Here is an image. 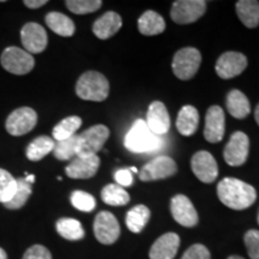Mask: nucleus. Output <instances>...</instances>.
I'll list each match as a JSON object with an SVG mask.
<instances>
[{
    "mask_svg": "<svg viewBox=\"0 0 259 259\" xmlns=\"http://www.w3.org/2000/svg\"><path fill=\"white\" fill-rule=\"evenodd\" d=\"M114 179L116 181V185L119 186H131L132 183H134V177H132L131 170L128 168L119 169L115 173Z\"/></svg>",
    "mask_w": 259,
    "mask_h": 259,
    "instance_id": "58836bf2",
    "label": "nucleus"
},
{
    "mask_svg": "<svg viewBox=\"0 0 259 259\" xmlns=\"http://www.w3.org/2000/svg\"><path fill=\"white\" fill-rule=\"evenodd\" d=\"M17 181V187H16V192L12 197L11 200L4 204L5 208L10 210H17L23 208L24 204L27 203L31 194V185L25 181L24 178H16Z\"/></svg>",
    "mask_w": 259,
    "mask_h": 259,
    "instance_id": "2f4dec72",
    "label": "nucleus"
},
{
    "mask_svg": "<svg viewBox=\"0 0 259 259\" xmlns=\"http://www.w3.org/2000/svg\"><path fill=\"white\" fill-rule=\"evenodd\" d=\"M94 234L97 241L103 245H112L120 235V225L112 212L101 211L94 221Z\"/></svg>",
    "mask_w": 259,
    "mask_h": 259,
    "instance_id": "6e6552de",
    "label": "nucleus"
},
{
    "mask_svg": "<svg viewBox=\"0 0 259 259\" xmlns=\"http://www.w3.org/2000/svg\"><path fill=\"white\" fill-rule=\"evenodd\" d=\"M17 181L8 170L0 168V203L5 204L11 200L16 192Z\"/></svg>",
    "mask_w": 259,
    "mask_h": 259,
    "instance_id": "473e14b6",
    "label": "nucleus"
},
{
    "mask_svg": "<svg viewBox=\"0 0 259 259\" xmlns=\"http://www.w3.org/2000/svg\"><path fill=\"white\" fill-rule=\"evenodd\" d=\"M236 14L242 24L247 28H257L259 25V2L257 0H240L235 5Z\"/></svg>",
    "mask_w": 259,
    "mask_h": 259,
    "instance_id": "b1692460",
    "label": "nucleus"
},
{
    "mask_svg": "<svg viewBox=\"0 0 259 259\" xmlns=\"http://www.w3.org/2000/svg\"><path fill=\"white\" fill-rule=\"evenodd\" d=\"M206 2L203 0H178L173 3L170 18L178 24H190L204 15Z\"/></svg>",
    "mask_w": 259,
    "mask_h": 259,
    "instance_id": "0eeeda50",
    "label": "nucleus"
},
{
    "mask_svg": "<svg viewBox=\"0 0 259 259\" xmlns=\"http://www.w3.org/2000/svg\"><path fill=\"white\" fill-rule=\"evenodd\" d=\"M66 8L76 15H87L95 12L102 6L101 0H67Z\"/></svg>",
    "mask_w": 259,
    "mask_h": 259,
    "instance_id": "72a5a7b5",
    "label": "nucleus"
},
{
    "mask_svg": "<svg viewBox=\"0 0 259 259\" xmlns=\"http://www.w3.org/2000/svg\"><path fill=\"white\" fill-rule=\"evenodd\" d=\"M150 219V210L145 205H136L126 213V226L132 233H141Z\"/></svg>",
    "mask_w": 259,
    "mask_h": 259,
    "instance_id": "a878e982",
    "label": "nucleus"
},
{
    "mask_svg": "<svg viewBox=\"0 0 259 259\" xmlns=\"http://www.w3.org/2000/svg\"><path fill=\"white\" fill-rule=\"evenodd\" d=\"M100 167V158L97 155L74 157L66 167L67 177L71 179H90L97 173Z\"/></svg>",
    "mask_w": 259,
    "mask_h": 259,
    "instance_id": "f3484780",
    "label": "nucleus"
},
{
    "mask_svg": "<svg viewBox=\"0 0 259 259\" xmlns=\"http://www.w3.org/2000/svg\"><path fill=\"white\" fill-rule=\"evenodd\" d=\"M46 23L52 31L64 37L72 36L76 30L72 19L61 12H50L46 16Z\"/></svg>",
    "mask_w": 259,
    "mask_h": 259,
    "instance_id": "393cba45",
    "label": "nucleus"
},
{
    "mask_svg": "<svg viewBox=\"0 0 259 259\" xmlns=\"http://www.w3.org/2000/svg\"><path fill=\"white\" fill-rule=\"evenodd\" d=\"M24 179H25V181H27V183H29L31 185V184L35 181V176H32V174H31V176H27V178H24Z\"/></svg>",
    "mask_w": 259,
    "mask_h": 259,
    "instance_id": "79ce46f5",
    "label": "nucleus"
},
{
    "mask_svg": "<svg viewBox=\"0 0 259 259\" xmlns=\"http://www.w3.org/2000/svg\"><path fill=\"white\" fill-rule=\"evenodd\" d=\"M254 119H255V121H257V124H258V126H259V103H258V106L255 107V111H254Z\"/></svg>",
    "mask_w": 259,
    "mask_h": 259,
    "instance_id": "a19ab883",
    "label": "nucleus"
},
{
    "mask_svg": "<svg viewBox=\"0 0 259 259\" xmlns=\"http://www.w3.org/2000/svg\"><path fill=\"white\" fill-rule=\"evenodd\" d=\"M247 67V58L239 52H226L216 61V73L222 79L234 78Z\"/></svg>",
    "mask_w": 259,
    "mask_h": 259,
    "instance_id": "f8f14e48",
    "label": "nucleus"
},
{
    "mask_svg": "<svg viewBox=\"0 0 259 259\" xmlns=\"http://www.w3.org/2000/svg\"><path fill=\"white\" fill-rule=\"evenodd\" d=\"M170 212L173 219L184 227H194L198 223V213L191 200L184 194L171 198Z\"/></svg>",
    "mask_w": 259,
    "mask_h": 259,
    "instance_id": "2eb2a0df",
    "label": "nucleus"
},
{
    "mask_svg": "<svg viewBox=\"0 0 259 259\" xmlns=\"http://www.w3.org/2000/svg\"><path fill=\"white\" fill-rule=\"evenodd\" d=\"M166 22L160 14L155 11H145L138 19V30L145 36H154L164 31Z\"/></svg>",
    "mask_w": 259,
    "mask_h": 259,
    "instance_id": "5701e85b",
    "label": "nucleus"
},
{
    "mask_svg": "<svg viewBox=\"0 0 259 259\" xmlns=\"http://www.w3.org/2000/svg\"><path fill=\"white\" fill-rule=\"evenodd\" d=\"M225 112L220 106H211L205 115L204 137L209 143H219L225 136Z\"/></svg>",
    "mask_w": 259,
    "mask_h": 259,
    "instance_id": "dca6fc26",
    "label": "nucleus"
},
{
    "mask_svg": "<svg viewBox=\"0 0 259 259\" xmlns=\"http://www.w3.org/2000/svg\"><path fill=\"white\" fill-rule=\"evenodd\" d=\"M23 259H52V254L45 246L34 245L25 251Z\"/></svg>",
    "mask_w": 259,
    "mask_h": 259,
    "instance_id": "4c0bfd02",
    "label": "nucleus"
},
{
    "mask_svg": "<svg viewBox=\"0 0 259 259\" xmlns=\"http://www.w3.org/2000/svg\"><path fill=\"white\" fill-rule=\"evenodd\" d=\"M57 232L63 236L64 239L71 241L80 240L85 235L82 223L78 220L64 218L57 222Z\"/></svg>",
    "mask_w": 259,
    "mask_h": 259,
    "instance_id": "cd10ccee",
    "label": "nucleus"
},
{
    "mask_svg": "<svg viewBox=\"0 0 259 259\" xmlns=\"http://www.w3.org/2000/svg\"><path fill=\"white\" fill-rule=\"evenodd\" d=\"M148 128L156 136H163L169 131L170 118L166 106L160 101H154L149 106L145 120Z\"/></svg>",
    "mask_w": 259,
    "mask_h": 259,
    "instance_id": "a211bd4d",
    "label": "nucleus"
},
{
    "mask_svg": "<svg viewBox=\"0 0 259 259\" xmlns=\"http://www.w3.org/2000/svg\"><path fill=\"white\" fill-rule=\"evenodd\" d=\"M21 40L23 44L24 51L30 54L42 53L46 50L48 44L47 32L42 25L34 23H27L21 30Z\"/></svg>",
    "mask_w": 259,
    "mask_h": 259,
    "instance_id": "4468645a",
    "label": "nucleus"
},
{
    "mask_svg": "<svg viewBox=\"0 0 259 259\" xmlns=\"http://www.w3.org/2000/svg\"><path fill=\"white\" fill-rule=\"evenodd\" d=\"M250 151V139L248 136L241 131H236L231 136V139L227 143L223 157L229 166L238 167L244 164L248 157Z\"/></svg>",
    "mask_w": 259,
    "mask_h": 259,
    "instance_id": "1a4fd4ad",
    "label": "nucleus"
},
{
    "mask_svg": "<svg viewBox=\"0 0 259 259\" xmlns=\"http://www.w3.org/2000/svg\"><path fill=\"white\" fill-rule=\"evenodd\" d=\"M37 124L36 112L29 107H22V108L15 109L8 116L6 120V131L11 136L27 135L35 127Z\"/></svg>",
    "mask_w": 259,
    "mask_h": 259,
    "instance_id": "9d476101",
    "label": "nucleus"
},
{
    "mask_svg": "<svg viewBox=\"0 0 259 259\" xmlns=\"http://www.w3.org/2000/svg\"><path fill=\"white\" fill-rule=\"evenodd\" d=\"M0 61L8 72L18 74V76L30 72L35 65L34 57L30 53L15 46L5 48Z\"/></svg>",
    "mask_w": 259,
    "mask_h": 259,
    "instance_id": "39448f33",
    "label": "nucleus"
},
{
    "mask_svg": "<svg viewBox=\"0 0 259 259\" xmlns=\"http://www.w3.org/2000/svg\"><path fill=\"white\" fill-rule=\"evenodd\" d=\"M124 143L132 153H153L160 150L164 142L161 136L154 135L148 128L145 120L138 119L125 136Z\"/></svg>",
    "mask_w": 259,
    "mask_h": 259,
    "instance_id": "f03ea898",
    "label": "nucleus"
},
{
    "mask_svg": "<svg viewBox=\"0 0 259 259\" xmlns=\"http://www.w3.org/2000/svg\"><path fill=\"white\" fill-rule=\"evenodd\" d=\"M80 125H82V119L79 116H67L53 128V138L57 142H60L72 137L76 135V131L80 127Z\"/></svg>",
    "mask_w": 259,
    "mask_h": 259,
    "instance_id": "c756f323",
    "label": "nucleus"
},
{
    "mask_svg": "<svg viewBox=\"0 0 259 259\" xmlns=\"http://www.w3.org/2000/svg\"><path fill=\"white\" fill-rule=\"evenodd\" d=\"M258 223H259V212H258Z\"/></svg>",
    "mask_w": 259,
    "mask_h": 259,
    "instance_id": "49530a36",
    "label": "nucleus"
},
{
    "mask_svg": "<svg viewBox=\"0 0 259 259\" xmlns=\"http://www.w3.org/2000/svg\"><path fill=\"white\" fill-rule=\"evenodd\" d=\"M244 241L250 258L259 259V231H248L244 236Z\"/></svg>",
    "mask_w": 259,
    "mask_h": 259,
    "instance_id": "c9c22d12",
    "label": "nucleus"
},
{
    "mask_svg": "<svg viewBox=\"0 0 259 259\" xmlns=\"http://www.w3.org/2000/svg\"><path fill=\"white\" fill-rule=\"evenodd\" d=\"M56 147V142L48 136H40L35 138L27 148V157L30 161H40L47 156Z\"/></svg>",
    "mask_w": 259,
    "mask_h": 259,
    "instance_id": "bb28decb",
    "label": "nucleus"
},
{
    "mask_svg": "<svg viewBox=\"0 0 259 259\" xmlns=\"http://www.w3.org/2000/svg\"><path fill=\"white\" fill-rule=\"evenodd\" d=\"M101 198L108 205L121 206L130 202V194L121 186L116 184H109L102 189Z\"/></svg>",
    "mask_w": 259,
    "mask_h": 259,
    "instance_id": "c85d7f7f",
    "label": "nucleus"
},
{
    "mask_svg": "<svg viewBox=\"0 0 259 259\" xmlns=\"http://www.w3.org/2000/svg\"><path fill=\"white\" fill-rule=\"evenodd\" d=\"M181 259H211L210 252L202 244H194L186 250Z\"/></svg>",
    "mask_w": 259,
    "mask_h": 259,
    "instance_id": "e433bc0d",
    "label": "nucleus"
},
{
    "mask_svg": "<svg viewBox=\"0 0 259 259\" xmlns=\"http://www.w3.org/2000/svg\"><path fill=\"white\" fill-rule=\"evenodd\" d=\"M200 63H202L200 52L197 48L185 47L176 53L171 63V69L178 78L189 80L197 73Z\"/></svg>",
    "mask_w": 259,
    "mask_h": 259,
    "instance_id": "20e7f679",
    "label": "nucleus"
},
{
    "mask_svg": "<svg viewBox=\"0 0 259 259\" xmlns=\"http://www.w3.org/2000/svg\"><path fill=\"white\" fill-rule=\"evenodd\" d=\"M109 137V130L105 125H95L78 135L77 156L97 155Z\"/></svg>",
    "mask_w": 259,
    "mask_h": 259,
    "instance_id": "423d86ee",
    "label": "nucleus"
},
{
    "mask_svg": "<svg viewBox=\"0 0 259 259\" xmlns=\"http://www.w3.org/2000/svg\"><path fill=\"white\" fill-rule=\"evenodd\" d=\"M130 170H131V173H137V168H136V167H131V168H130Z\"/></svg>",
    "mask_w": 259,
    "mask_h": 259,
    "instance_id": "a18cd8bd",
    "label": "nucleus"
},
{
    "mask_svg": "<svg viewBox=\"0 0 259 259\" xmlns=\"http://www.w3.org/2000/svg\"><path fill=\"white\" fill-rule=\"evenodd\" d=\"M0 259H8V254L2 247H0Z\"/></svg>",
    "mask_w": 259,
    "mask_h": 259,
    "instance_id": "37998d69",
    "label": "nucleus"
},
{
    "mask_svg": "<svg viewBox=\"0 0 259 259\" xmlns=\"http://www.w3.org/2000/svg\"><path fill=\"white\" fill-rule=\"evenodd\" d=\"M76 94L79 99L85 101H105L109 94L108 79L96 71L84 72L77 80Z\"/></svg>",
    "mask_w": 259,
    "mask_h": 259,
    "instance_id": "7ed1b4c3",
    "label": "nucleus"
},
{
    "mask_svg": "<svg viewBox=\"0 0 259 259\" xmlns=\"http://www.w3.org/2000/svg\"><path fill=\"white\" fill-rule=\"evenodd\" d=\"M227 109L235 119H245L251 113V105L246 95L240 90L233 89L227 95Z\"/></svg>",
    "mask_w": 259,
    "mask_h": 259,
    "instance_id": "4be33fe9",
    "label": "nucleus"
},
{
    "mask_svg": "<svg viewBox=\"0 0 259 259\" xmlns=\"http://www.w3.org/2000/svg\"><path fill=\"white\" fill-rule=\"evenodd\" d=\"M180 246V238L176 233H166L161 235L151 246L150 259H174Z\"/></svg>",
    "mask_w": 259,
    "mask_h": 259,
    "instance_id": "6ab92c4d",
    "label": "nucleus"
},
{
    "mask_svg": "<svg viewBox=\"0 0 259 259\" xmlns=\"http://www.w3.org/2000/svg\"><path fill=\"white\" fill-rule=\"evenodd\" d=\"M46 4L47 0H25L24 2V5L29 9H38Z\"/></svg>",
    "mask_w": 259,
    "mask_h": 259,
    "instance_id": "ea45409f",
    "label": "nucleus"
},
{
    "mask_svg": "<svg viewBox=\"0 0 259 259\" xmlns=\"http://www.w3.org/2000/svg\"><path fill=\"white\" fill-rule=\"evenodd\" d=\"M218 196L221 203L233 210L250 208L257 199L254 187L235 178H225L220 181Z\"/></svg>",
    "mask_w": 259,
    "mask_h": 259,
    "instance_id": "f257e3e1",
    "label": "nucleus"
},
{
    "mask_svg": "<svg viewBox=\"0 0 259 259\" xmlns=\"http://www.w3.org/2000/svg\"><path fill=\"white\" fill-rule=\"evenodd\" d=\"M227 259H245V258L240 257V255H231V257H228Z\"/></svg>",
    "mask_w": 259,
    "mask_h": 259,
    "instance_id": "c03bdc74",
    "label": "nucleus"
},
{
    "mask_svg": "<svg viewBox=\"0 0 259 259\" xmlns=\"http://www.w3.org/2000/svg\"><path fill=\"white\" fill-rule=\"evenodd\" d=\"M199 124V113L193 106H184L177 118V130L180 135L192 136Z\"/></svg>",
    "mask_w": 259,
    "mask_h": 259,
    "instance_id": "412c9836",
    "label": "nucleus"
},
{
    "mask_svg": "<svg viewBox=\"0 0 259 259\" xmlns=\"http://www.w3.org/2000/svg\"><path fill=\"white\" fill-rule=\"evenodd\" d=\"M178 171L176 161L169 156H157L144 164L139 170V179L142 181H154L166 179Z\"/></svg>",
    "mask_w": 259,
    "mask_h": 259,
    "instance_id": "9b49d317",
    "label": "nucleus"
},
{
    "mask_svg": "<svg viewBox=\"0 0 259 259\" xmlns=\"http://www.w3.org/2000/svg\"><path fill=\"white\" fill-rule=\"evenodd\" d=\"M191 168L193 174L202 183L211 184L219 176L218 162L208 151H198L191 158Z\"/></svg>",
    "mask_w": 259,
    "mask_h": 259,
    "instance_id": "ddd939ff",
    "label": "nucleus"
},
{
    "mask_svg": "<svg viewBox=\"0 0 259 259\" xmlns=\"http://www.w3.org/2000/svg\"><path fill=\"white\" fill-rule=\"evenodd\" d=\"M121 25L122 19L120 15H118L116 12L108 11L103 14L99 19H96L93 25V31L96 37L101 38V40H107L120 30Z\"/></svg>",
    "mask_w": 259,
    "mask_h": 259,
    "instance_id": "aec40b11",
    "label": "nucleus"
},
{
    "mask_svg": "<svg viewBox=\"0 0 259 259\" xmlns=\"http://www.w3.org/2000/svg\"><path fill=\"white\" fill-rule=\"evenodd\" d=\"M71 203L77 210L83 212H90L95 209L96 200L92 194L84 191H73L71 193Z\"/></svg>",
    "mask_w": 259,
    "mask_h": 259,
    "instance_id": "f704fd0d",
    "label": "nucleus"
},
{
    "mask_svg": "<svg viewBox=\"0 0 259 259\" xmlns=\"http://www.w3.org/2000/svg\"><path fill=\"white\" fill-rule=\"evenodd\" d=\"M53 154L56 158L60 161H67L77 157L78 154V135L57 142L53 149Z\"/></svg>",
    "mask_w": 259,
    "mask_h": 259,
    "instance_id": "7c9ffc66",
    "label": "nucleus"
}]
</instances>
